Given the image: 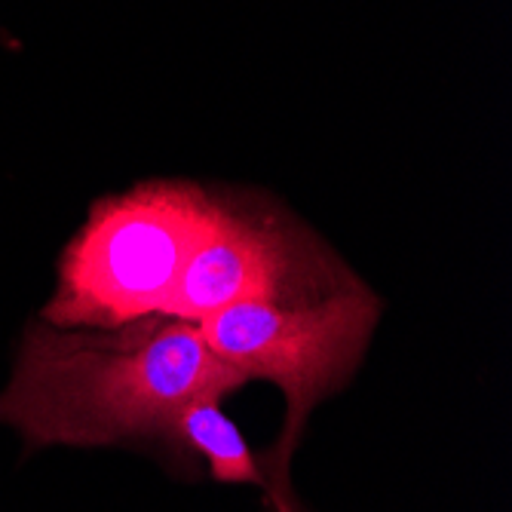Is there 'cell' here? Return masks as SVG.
<instances>
[{"instance_id": "6da1fadb", "label": "cell", "mask_w": 512, "mask_h": 512, "mask_svg": "<svg viewBox=\"0 0 512 512\" xmlns=\"http://www.w3.org/2000/svg\"><path fill=\"white\" fill-rule=\"evenodd\" d=\"M246 381L203 341L197 322L145 316L114 329L31 322L0 393V424L31 451L157 442L194 399H224Z\"/></svg>"}, {"instance_id": "7a4b0ae2", "label": "cell", "mask_w": 512, "mask_h": 512, "mask_svg": "<svg viewBox=\"0 0 512 512\" xmlns=\"http://www.w3.org/2000/svg\"><path fill=\"white\" fill-rule=\"evenodd\" d=\"M212 206L215 188L188 178H148L96 200L59 255L40 319L62 329H114L166 316Z\"/></svg>"}, {"instance_id": "3957f363", "label": "cell", "mask_w": 512, "mask_h": 512, "mask_svg": "<svg viewBox=\"0 0 512 512\" xmlns=\"http://www.w3.org/2000/svg\"><path fill=\"white\" fill-rule=\"evenodd\" d=\"M359 283L350 264L283 203L261 191L215 188L212 218L184 264L169 313L184 322L237 304H295Z\"/></svg>"}, {"instance_id": "277c9868", "label": "cell", "mask_w": 512, "mask_h": 512, "mask_svg": "<svg viewBox=\"0 0 512 512\" xmlns=\"http://www.w3.org/2000/svg\"><path fill=\"white\" fill-rule=\"evenodd\" d=\"M381 319L362 279L350 289L295 304H237L197 322L209 350L243 381H270L286 396L279 460L295 448L313 405L350 384Z\"/></svg>"}, {"instance_id": "5b68a950", "label": "cell", "mask_w": 512, "mask_h": 512, "mask_svg": "<svg viewBox=\"0 0 512 512\" xmlns=\"http://www.w3.org/2000/svg\"><path fill=\"white\" fill-rule=\"evenodd\" d=\"M166 451L175 457H200L215 482L246 485L261 482L255 454L240 427L221 408V399H194L172 417Z\"/></svg>"}]
</instances>
